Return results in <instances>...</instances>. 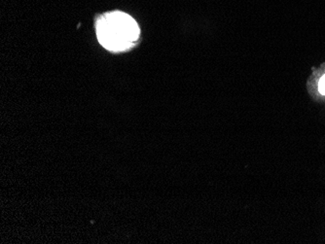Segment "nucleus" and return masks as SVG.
Returning a JSON list of instances; mask_svg holds the SVG:
<instances>
[{"label":"nucleus","mask_w":325,"mask_h":244,"mask_svg":"<svg viewBox=\"0 0 325 244\" xmlns=\"http://www.w3.org/2000/svg\"><path fill=\"white\" fill-rule=\"evenodd\" d=\"M98 38L103 46L111 51L128 49L140 36L137 22L123 12H112L103 16L96 24Z\"/></svg>","instance_id":"1"},{"label":"nucleus","mask_w":325,"mask_h":244,"mask_svg":"<svg viewBox=\"0 0 325 244\" xmlns=\"http://www.w3.org/2000/svg\"><path fill=\"white\" fill-rule=\"evenodd\" d=\"M318 90H319V93H321V94H324L325 95V76H323V77L320 79V81H319Z\"/></svg>","instance_id":"2"}]
</instances>
